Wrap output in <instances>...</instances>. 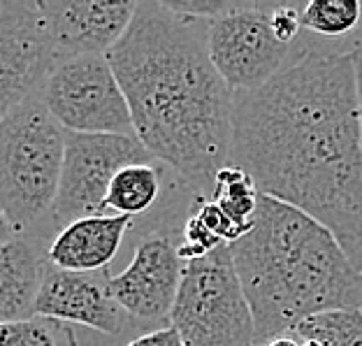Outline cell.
<instances>
[{
  "label": "cell",
  "mask_w": 362,
  "mask_h": 346,
  "mask_svg": "<svg viewBox=\"0 0 362 346\" xmlns=\"http://www.w3.org/2000/svg\"><path fill=\"white\" fill-rule=\"evenodd\" d=\"M228 166L309 214L362 272V119L351 52L304 45L265 86L233 93Z\"/></svg>",
  "instance_id": "cell-1"
},
{
  "label": "cell",
  "mask_w": 362,
  "mask_h": 346,
  "mask_svg": "<svg viewBox=\"0 0 362 346\" xmlns=\"http://www.w3.org/2000/svg\"><path fill=\"white\" fill-rule=\"evenodd\" d=\"M163 3H137L133 23L107 54L123 88L135 137L209 200L230 163L233 91L214 68L207 33Z\"/></svg>",
  "instance_id": "cell-2"
},
{
  "label": "cell",
  "mask_w": 362,
  "mask_h": 346,
  "mask_svg": "<svg viewBox=\"0 0 362 346\" xmlns=\"http://www.w3.org/2000/svg\"><path fill=\"white\" fill-rule=\"evenodd\" d=\"M249 300L256 346L291 335L311 316L362 309V272L337 237L309 214L258 197L253 226L230 244Z\"/></svg>",
  "instance_id": "cell-3"
},
{
  "label": "cell",
  "mask_w": 362,
  "mask_h": 346,
  "mask_svg": "<svg viewBox=\"0 0 362 346\" xmlns=\"http://www.w3.org/2000/svg\"><path fill=\"white\" fill-rule=\"evenodd\" d=\"M65 130L40 93L0 121V212L14 235L35 240L54 224Z\"/></svg>",
  "instance_id": "cell-4"
},
{
  "label": "cell",
  "mask_w": 362,
  "mask_h": 346,
  "mask_svg": "<svg viewBox=\"0 0 362 346\" xmlns=\"http://www.w3.org/2000/svg\"><path fill=\"white\" fill-rule=\"evenodd\" d=\"M170 325L186 346H256V323L230 244L186 263Z\"/></svg>",
  "instance_id": "cell-5"
},
{
  "label": "cell",
  "mask_w": 362,
  "mask_h": 346,
  "mask_svg": "<svg viewBox=\"0 0 362 346\" xmlns=\"http://www.w3.org/2000/svg\"><path fill=\"white\" fill-rule=\"evenodd\" d=\"M40 100L68 133L135 135L128 100L107 56L56 59L40 86Z\"/></svg>",
  "instance_id": "cell-6"
},
{
  "label": "cell",
  "mask_w": 362,
  "mask_h": 346,
  "mask_svg": "<svg viewBox=\"0 0 362 346\" xmlns=\"http://www.w3.org/2000/svg\"><path fill=\"white\" fill-rule=\"evenodd\" d=\"M269 3H235L207 26L214 68L233 93L265 86L302 54L304 42L284 45L272 33Z\"/></svg>",
  "instance_id": "cell-7"
},
{
  "label": "cell",
  "mask_w": 362,
  "mask_h": 346,
  "mask_svg": "<svg viewBox=\"0 0 362 346\" xmlns=\"http://www.w3.org/2000/svg\"><path fill=\"white\" fill-rule=\"evenodd\" d=\"M151 154L135 135H86L65 130V156L54 202V224L105 214L114 177L123 168L149 163Z\"/></svg>",
  "instance_id": "cell-8"
},
{
  "label": "cell",
  "mask_w": 362,
  "mask_h": 346,
  "mask_svg": "<svg viewBox=\"0 0 362 346\" xmlns=\"http://www.w3.org/2000/svg\"><path fill=\"white\" fill-rule=\"evenodd\" d=\"M54 61L40 3H7L0 12V121L40 93Z\"/></svg>",
  "instance_id": "cell-9"
},
{
  "label": "cell",
  "mask_w": 362,
  "mask_h": 346,
  "mask_svg": "<svg viewBox=\"0 0 362 346\" xmlns=\"http://www.w3.org/2000/svg\"><path fill=\"white\" fill-rule=\"evenodd\" d=\"M186 263L165 235H149L137 244L133 263L110 279V291L123 311L139 323L156 325L170 318Z\"/></svg>",
  "instance_id": "cell-10"
},
{
  "label": "cell",
  "mask_w": 362,
  "mask_h": 346,
  "mask_svg": "<svg viewBox=\"0 0 362 346\" xmlns=\"http://www.w3.org/2000/svg\"><path fill=\"white\" fill-rule=\"evenodd\" d=\"M54 59L107 56L133 23L137 3L40 0Z\"/></svg>",
  "instance_id": "cell-11"
},
{
  "label": "cell",
  "mask_w": 362,
  "mask_h": 346,
  "mask_svg": "<svg viewBox=\"0 0 362 346\" xmlns=\"http://www.w3.org/2000/svg\"><path fill=\"white\" fill-rule=\"evenodd\" d=\"M110 272H68L45 263L35 316L59 323H79L105 335H119L126 311L110 291Z\"/></svg>",
  "instance_id": "cell-12"
},
{
  "label": "cell",
  "mask_w": 362,
  "mask_h": 346,
  "mask_svg": "<svg viewBox=\"0 0 362 346\" xmlns=\"http://www.w3.org/2000/svg\"><path fill=\"white\" fill-rule=\"evenodd\" d=\"M133 217L100 214L63 226L47 249V260L68 272H100L117 256Z\"/></svg>",
  "instance_id": "cell-13"
},
{
  "label": "cell",
  "mask_w": 362,
  "mask_h": 346,
  "mask_svg": "<svg viewBox=\"0 0 362 346\" xmlns=\"http://www.w3.org/2000/svg\"><path fill=\"white\" fill-rule=\"evenodd\" d=\"M45 275L35 240L16 235L0 244V323L35 316V302Z\"/></svg>",
  "instance_id": "cell-14"
},
{
  "label": "cell",
  "mask_w": 362,
  "mask_h": 346,
  "mask_svg": "<svg viewBox=\"0 0 362 346\" xmlns=\"http://www.w3.org/2000/svg\"><path fill=\"white\" fill-rule=\"evenodd\" d=\"M158 193H160L158 172H156L151 163L128 166L114 177L105 200V212L110 209L114 214H123V217H135V214L149 209L156 202V197H158Z\"/></svg>",
  "instance_id": "cell-15"
},
{
  "label": "cell",
  "mask_w": 362,
  "mask_h": 346,
  "mask_svg": "<svg viewBox=\"0 0 362 346\" xmlns=\"http://www.w3.org/2000/svg\"><path fill=\"white\" fill-rule=\"evenodd\" d=\"M258 197L260 193L256 184H253V179L242 168L226 166L216 175L214 193L209 200L216 202L240 228L251 230L253 217H256L258 209Z\"/></svg>",
  "instance_id": "cell-16"
},
{
  "label": "cell",
  "mask_w": 362,
  "mask_h": 346,
  "mask_svg": "<svg viewBox=\"0 0 362 346\" xmlns=\"http://www.w3.org/2000/svg\"><path fill=\"white\" fill-rule=\"evenodd\" d=\"M362 23L360 0H311L302 5V28L325 40H341Z\"/></svg>",
  "instance_id": "cell-17"
},
{
  "label": "cell",
  "mask_w": 362,
  "mask_h": 346,
  "mask_svg": "<svg viewBox=\"0 0 362 346\" xmlns=\"http://www.w3.org/2000/svg\"><path fill=\"white\" fill-rule=\"evenodd\" d=\"M291 335L316 337L325 346H362V309H341L311 316Z\"/></svg>",
  "instance_id": "cell-18"
},
{
  "label": "cell",
  "mask_w": 362,
  "mask_h": 346,
  "mask_svg": "<svg viewBox=\"0 0 362 346\" xmlns=\"http://www.w3.org/2000/svg\"><path fill=\"white\" fill-rule=\"evenodd\" d=\"M63 330L59 321L45 316L0 323V346H61L59 333Z\"/></svg>",
  "instance_id": "cell-19"
},
{
  "label": "cell",
  "mask_w": 362,
  "mask_h": 346,
  "mask_svg": "<svg viewBox=\"0 0 362 346\" xmlns=\"http://www.w3.org/2000/svg\"><path fill=\"white\" fill-rule=\"evenodd\" d=\"M218 246H223V242H221L216 235H211L195 214L188 217V221L184 224V242L179 244L181 260L188 263V260L202 258V256H207V253L216 251Z\"/></svg>",
  "instance_id": "cell-20"
},
{
  "label": "cell",
  "mask_w": 362,
  "mask_h": 346,
  "mask_svg": "<svg viewBox=\"0 0 362 346\" xmlns=\"http://www.w3.org/2000/svg\"><path fill=\"white\" fill-rule=\"evenodd\" d=\"M195 217L200 219L204 228H207L211 235H216L223 244H235L237 240H242V237L249 233L246 228L237 226L214 200H200V207H197Z\"/></svg>",
  "instance_id": "cell-21"
},
{
  "label": "cell",
  "mask_w": 362,
  "mask_h": 346,
  "mask_svg": "<svg viewBox=\"0 0 362 346\" xmlns=\"http://www.w3.org/2000/svg\"><path fill=\"white\" fill-rule=\"evenodd\" d=\"M272 33L284 45H298L302 28V5H272L269 12Z\"/></svg>",
  "instance_id": "cell-22"
},
{
  "label": "cell",
  "mask_w": 362,
  "mask_h": 346,
  "mask_svg": "<svg viewBox=\"0 0 362 346\" xmlns=\"http://www.w3.org/2000/svg\"><path fill=\"white\" fill-rule=\"evenodd\" d=\"M172 14L181 16V19H191V21H200V19H216V16L226 14L233 10L235 3H216V0H168L163 3Z\"/></svg>",
  "instance_id": "cell-23"
},
{
  "label": "cell",
  "mask_w": 362,
  "mask_h": 346,
  "mask_svg": "<svg viewBox=\"0 0 362 346\" xmlns=\"http://www.w3.org/2000/svg\"><path fill=\"white\" fill-rule=\"evenodd\" d=\"M126 346H186V342L181 340V335L175 330L172 325L158 328V330H151L137 340L128 342Z\"/></svg>",
  "instance_id": "cell-24"
},
{
  "label": "cell",
  "mask_w": 362,
  "mask_h": 346,
  "mask_svg": "<svg viewBox=\"0 0 362 346\" xmlns=\"http://www.w3.org/2000/svg\"><path fill=\"white\" fill-rule=\"evenodd\" d=\"M353 65H356V81H358V100H360V119H362V40L351 49Z\"/></svg>",
  "instance_id": "cell-25"
},
{
  "label": "cell",
  "mask_w": 362,
  "mask_h": 346,
  "mask_svg": "<svg viewBox=\"0 0 362 346\" xmlns=\"http://www.w3.org/2000/svg\"><path fill=\"white\" fill-rule=\"evenodd\" d=\"M262 346H302V344L295 335H281V337H274V340L265 342Z\"/></svg>",
  "instance_id": "cell-26"
},
{
  "label": "cell",
  "mask_w": 362,
  "mask_h": 346,
  "mask_svg": "<svg viewBox=\"0 0 362 346\" xmlns=\"http://www.w3.org/2000/svg\"><path fill=\"white\" fill-rule=\"evenodd\" d=\"M14 235V230L10 228V224H7V219L3 217V212H0V244H5V242H10Z\"/></svg>",
  "instance_id": "cell-27"
},
{
  "label": "cell",
  "mask_w": 362,
  "mask_h": 346,
  "mask_svg": "<svg viewBox=\"0 0 362 346\" xmlns=\"http://www.w3.org/2000/svg\"><path fill=\"white\" fill-rule=\"evenodd\" d=\"M295 337H298V335H295ZM298 340H300L302 346H325L320 340H316V337H298Z\"/></svg>",
  "instance_id": "cell-28"
},
{
  "label": "cell",
  "mask_w": 362,
  "mask_h": 346,
  "mask_svg": "<svg viewBox=\"0 0 362 346\" xmlns=\"http://www.w3.org/2000/svg\"><path fill=\"white\" fill-rule=\"evenodd\" d=\"M5 7H7V3H0V12H3V10H5Z\"/></svg>",
  "instance_id": "cell-29"
}]
</instances>
